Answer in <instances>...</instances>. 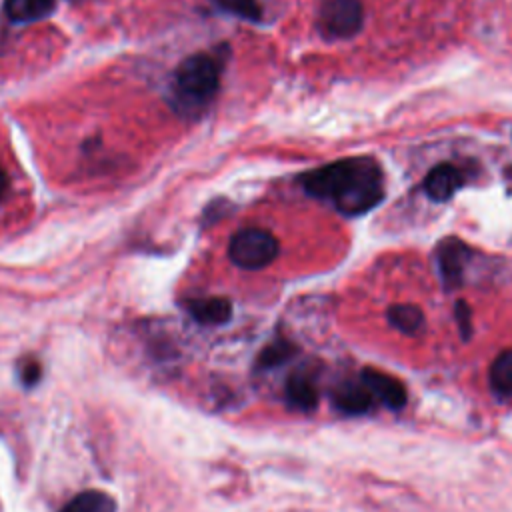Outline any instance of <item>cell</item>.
I'll return each instance as SVG.
<instances>
[{
  "label": "cell",
  "instance_id": "6da1fadb",
  "mask_svg": "<svg viewBox=\"0 0 512 512\" xmlns=\"http://www.w3.org/2000/svg\"><path fill=\"white\" fill-rule=\"evenodd\" d=\"M306 194L330 200L344 216H360L384 198V176L368 156L342 158L306 172L300 178Z\"/></svg>",
  "mask_w": 512,
  "mask_h": 512
},
{
  "label": "cell",
  "instance_id": "7a4b0ae2",
  "mask_svg": "<svg viewBox=\"0 0 512 512\" xmlns=\"http://www.w3.org/2000/svg\"><path fill=\"white\" fill-rule=\"evenodd\" d=\"M222 62V56L208 52L192 54L180 62L172 80V104L180 114L194 116L214 100L220 86Z\"/></svg>",
  "mask_w": 512,
  "mask_h": 512
},
{
  "label": "cell",
  "instance_id": "3957f363",
  "mask_svg": "<svg viewBox=\"0 0 512 512\" xmlns=\"http://www.w3.org/2000/svg\"><path fill=\"white\" fill-rule=\"evenodd\" d=\"M278 256V240L264 228H242L228 244V258L244 270H260Z\"/></svg>",
  "mask_w": 512,
  "mask_h": 512
},
{
  "label": "cell",
  "instance_id": "277c9868",
  "mask_svg": "<svg viewBox=\"0 0 512 512\" xmlns=\"http://www.w3.org/2000/svg\"><path fill=\"white\" fill-rule=\"evenodd\" d=\"M360 0H326L318 14V28L324 38H352L362 28Z\"/></svg>",
  "mask_w": 512,
  "mask_h": 512
},
{
  "label": "cell",
  "instance_id": "5b68a950",
  "mask_svg": "<svg viewBox=\"0 0 512 512\" xmlns=\"http://www.w3.org/2000/svg\"><path fill=\"white\" fill-rule=\"evenodd\" d=\"M468 256L470 248L458 238H446L438 244V270L446 288H456L462 284Z\"/></svg>",
  "mask_w": 512,
  "mask_h": 512
},
{
  "label": "cell",
  "instance_id": "8992f818",
  "mask_svg": "<svg viewBox=\"0 0 512 512\" xmlns=\"http://www.w3.org/2000/svg\"><path fill=\"white\" fill-rule=\"evenodd\" d=\"M360 380L368 386L372 396L378 398L388 408L398 410L406 404V398H408L406 388L394 376H390L386 372H380V370H374V368H366V370H362Z\"/></svg>",
  "mask_w": 512,
  "mask_h": 512
},
{
  "label": "cell",
  "instance_id": "52a82bcc",
  "mask_svg": "<svg viewBox=\"0 0 512 512\" xmlns=\"http://www.w3.org/2000/svg\"><path fill=\"white\" fill-rule=\"evenodd\" d=\"M464 176L462 172L454 166V164H438L434 166L426 178H424V192L428 194V198L436 200V202H446L450 200L456 190L462 186Z\"/></svg>",
  "mask_w": 512,
  "mask_h": 512
},
{
  "label": "cell",
  "instance_id": "ba28073f",
  "mask_svg": "<svg viewBox=\"0 0 512 512\" xmlns=\"http://www.w3.org/2000/svg\"><path fill=\"white\" fill-rule=\"evenodd\" d=\"M332 402L344 414H364L372 408L374 396L360 378L344 380L332 390Z\"/></svg>",
  "mask_w": 512,
  "mask_h": 512
},
{
  "label": "cell",
  "instance_id": "9c48e42d",
  "mask_svg": "<svg viewBox=\"0 0 512 512\" xmlns=\"http://www.w3.org/2000/svg\"><path fill=\"white\" fill-rule=\"evenodd\" d=\"M286 400L292 408L310 412L318 404V386L308 370L292 372L286 380Z\"/></svg>",
  "mask_w": 512,
  "mask_h": 512
},
{
  "label": "cell",
  "instance_id": "30bf717a",
  "mask_svg": "<svg viewBox=\"0 0 512 512\" xmlns=\"http://www.w3.org/2000/svg\"><path fill=\"white\" fill-rule=\"evenodd\" d=\"M188 312L196 322L216 326V324H224L230 320L232 304H230V300L218 298V296L200 298V300L188 302Z\"/></svg>",
  "mask_w": 512,
  "mask_h": 512
},
{
  "label": "cell",
  "instance_id": "8fae6325",
  "mask_svg": "<svg viewBox=\"0 0 512 512\" xmlns=\"http://www.w3.org/2000/svg\"><path fill=\"white\" fill-rule=\"evenodd\" d=\"M56 0H4L6 16L16 24L36 22L54 10Z\"/></svg>",
  "mask_w": 512,
  "mask_h": 512
},
{
  "label": "cell",
  "instance_id": "7c38bea8",
  "mask_svg": "<svg viewBox=\"0 0 512 512\" xmlns=\"http://www.w3.org/2000/svg\"><path fill=\"white\" fill-rule=\"evenodd\" d=\"M60 512H116V500L102 490H84L66 502Z\"/></svg>",
  "mask_w": 512,
  "mask_h": 512
},
{
  "label": "cell",
  "instance_id": "4fadbf2b",
  "mask_svg": "<svg viewBox=\"0 0 512 512\" xmlns=\"http://www.w3.org/2000/svg\"><path fill=\"white\" fill-rule=\"evenodd\" d=\"M388 322L404 334H416L424 326V314L418 306L394 304L388 308Z\"/></svg>",
  "mask_w": 512,
  "mask_h": 512
},
{
  "label": "cell",
  "instance_id": "5bb4252c",
  "mask_svg": "<svg viewBox=\"0 0 512 512\" xmlns=\"http://www.w3.org/2000/svg\"><path fill=\"white\" fill-rule=\"evenodd\" d=\"M488 380L494 392L502 396H512V350H504L494 358Z\"/></svg>",
  "mask_w": 512,
  "mask_h": 512
},
{
  "label": "cell",
  "instance_id": "9a60e30c",
  "mask_svg": "<svg viewBox=\"0 0 512 512\" xmlns=\"http://www.w3.org/2000/svg\"><path fill=\"white\" fill-rule=\"evenodd\" d=\"M222 10L248 20V22H260L262 20V8L258 0H214Z\"/></svg>",
  "mask_w": 512,
  "mask_h": 512
},
{
  "label": "cell",
  "instance_id": "2e32d148",
  "mask_svg": "<svg viewBox=\"0 0 512 512\" xmlns=\"http://www.w3.org/2000/svg\"><path fill=\"white\" fill-rule=\"evenodd\" d=\"M294 354V346L286 340H276L270 346H266L260 354V366L270 368V366H278L282 362H286L290 356Z\"/></svg>",
  "mask_w": 512,
  "mask_h": 512
},
{
  "label": "cell",
  "instance_id": "e0dca14e",
  "mask_svg": "<svg viewBox=\"0 0 512 512\" xmlns=\"http://www.w3.org/2000/svg\"><path fill=\"white\" fill-rule=\"evenodd\" d=\"M454 316H456V324L460 328L462 338L466 340L472 334V310L464 300H458L454 306Z\"/></svg>",
  "mask_w": 512,
  "mask_h": 512
},
{
  "label": "cell",
  "instance_id": "ac0fdd59",
  "mask_svg": "<svg viewBox=\"0 0 512 512\" xmlns=\"http://www.w3.org/2000/svg\"><path fill=\"white\" fill-rule=\"evenodd\" d=\"M40 376H42V368H40V364H38L36 360L28 358V360H24V362L20 364L18 378H20V382H22L26 388L36 386V382L40 380Z\"/></svg>",
  "mask_w": 512,
  "mask_h": 512
},
{
  "label": "cell",
  "instance_id": "d6986e66",
  "mask_svg": "<svg viewBox=\"0 0 512 512\" xmlns=\"http://www.w3.org/2000/svg\"><path fill=\"white\" fill-rule=\"evenodd\" d=\"M8 192H10V176L4 170V166L0 164V202L8 196Z\"/></svg>",
  "mask_w": 512,
  "mask_h": 512
}]
</instances>
